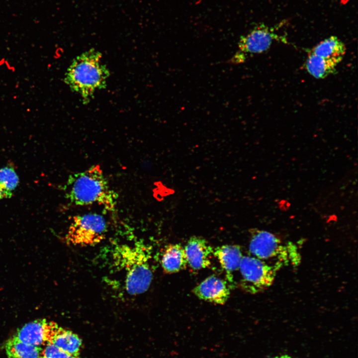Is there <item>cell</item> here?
Returning <instances> with one entry per match:
<instances>
[{
  "mask_svg": "<svg viewBox=\"0 0 358 358\" xmlns=\"http://www.w3.org/2000/svg\"><path fill=\"white\" fill-rule=\"evenodd\" d=\"M19 178L12 167H5L0 169V186L3 190L5 198H10L12 191L19 183Z\"/></svg>",
  "mask_w": 358,
  "mask_h": 358,
  "instance_id": "cell-17",
  "label": "cell"
},
{
  "mask_svg": "<svg viewBox=\"0 0 358 358\" xmlns=\"http://www.w3.org/2000/svg\"><path fill=\"white\" fill-rule=\"evenodd\" d=\"M42 358H45L43 357V356H42Z\"/></svg>",
  "mask_w": 358,
  "mask_h": 358,
  "instance_id": "cell-22",
  "label": "cell"
},
{
  "mask_svg": "<svg viewBox=\"0 0 358 358\" xmlns=\"http://www.w3.org/2000/svg\"><path fill=\"white\" fill-rule=\"evenodd\" d=\"M184 249L187 264L192 269H201L210 265L214 249L203 237L195 236L191 237Z\"/></svg>",
  "mask_w": 358,
  "mask_h": 358,
  "instance_id": "cell-10",
  "label": "cell"
},
{
  "mask_svg": "<svg viewBox=\"0 0 358 358\" xmlns=\"http://www.w3.org/2000/svg\"><path fill=\"white\" fill-rule=\"evenodd\" d=\"M59 326L46 319H38L26 324L14 335L21 341L43 348L51 343Z\"/></svg>",
  "mask_w": 358,
  "mask_h": 358,
  "instance_id": "cell-8",
  "label": "cell"
},
{
  "mask_svg": "<svg viewBox=\"0 0 358 358\" xmlns=\"http://www.w3.org/2000/svg\"><path fill=\"white\" fill-rule=\"evenodd\" d=\"M337 65L332 60L310 52L306 61L305 68L314 78L324 79L335 72Z\"/></svg>",
  "mask_w": 358,
  "mask_h": 358,
  "instance_id": "cell-15",
  "label": "cell"
},
{
  "mask_svg": "<svg viewBox=\"0 0 358 358\" xmlns=\"http://www.w3.org/2000/svg\"><path fill=\"white\" fill-rule=\"evenodd\" d=\"M3 198H5V194L3 190L0 186V200Z\"/></svg>",
  "mask_w": 358,
  "mask_h": 358,
  "instance_id": "cell-19",
  "label": "cell"
},
{
  "mask_svg": "<svg viewBox=\"0 0 358 358\" xmlns=\"http://www.w3.org/2000/svg\"><path fill=\"white\" fill-rule=\"evenodd\" d=\"M310 52L338 64L346 53V47L337 37L332 36L319 43Z\"/></svg>",
  "mask_w": 358,
  "mask_h": 358,
  "instance_id": "cell-13",
  "label": "cell"
},
{
  "mask_svg": "<svg viewBox=\"0 0 358 358\" xmlns=\"http://www.w3.org/2000/svg\"><path fill=\"white\" fill-rule=\"evenodd\" d=\"M42 356L45 358H78L77 356L65 352L52 343L43 347Z\"/></svg>",
  "mask_w": 358,
  "mask_h": 358,
  "instance_id": "cell-18",
  "label": "cell"
},
{
  "mask_svg": "<svg viewBox=\"0 0 358 358\" xmlns=\"http://www.w3.org/2000/svg\"><path fill=\"white\" fill-rule=\"evenodd\" d=\"M278 35L264 24H259L240 38L239 52L232 58L233 63L243 62L247 54H259L267 51Z\"/></svg>",
  "mask_w": 358,
  "mask_h": 358,
  "instance_id": "cell-7",
  "label": "cell"
},
{
  "mask_svg": "<svg viewBox=\"0 0 358 358\" xmlns=\"http://www.w3.org/2000/svg\"><path fill=\"white\" fill-rule=\"evenodd\" d=\"M250 232L249 251L255 257L264 261L275 260L282 265L299 259L294 248L283 244L271 233L258 229H252Z\"/></svg>",
  "mask_w": 358,
  "mask_h": 358,
  "instance_id": "cell-6",
  "label": "cell"
},
{
  "mask_svg": "<svg viewBox=\"0 0 358 358\" xmlns=\"http://www.w3.org/2000/svg\"><path fill=\"white\" fill-rule=\"evenodd\" d=\"M283 265H270L252 256H243L239 267L241 274L239 286L251 294H256L269 287L273 283L277 271Z\"/></svg>",
  "mask_w": 358,
  "mask_h": 358,
  "instance_id": "cell-5",
  "label": "cell"
},
{
  "mask_svg": "<svg viewBox=\"0 0 358 358\" xmlns=\"http://www.w3.org/2000/svg\"><path fill=\"white\" fill-rule=\"evenodd\" d=\"M163 270L174 273L184 269L187 261L184 248L180 244H170L166 247L161 261Z\"/></svg>",
  "mask_w": 358,
  "mask_h": 358,
  "instance_id": "cell-12",
  "label": "cell"
},
{
  "mask_svg": "<svg viewBox=\"0 0 358 358\" xmlns=\"http://www.w3.org/2000/svg\"><path fill=\"white\" fill-rule=\"evenodd\" d=\"M51 343L65 352L77 356L82 345V341L72 332L59 327Z\"/></svg>",
  "mask_w": 358,
  "mask_h": 358,
  "instance_id": "cell-16",
  "label": "cell"
},
{
  "mask_svg": "<svg viewBox=\"0 0 358 358\" xmlns=\"http://www.w3.org/2000/svg\"><path fill=\"white\" fill-rule=\"evenodd\" d=\"M213 256L226 272L229 282L233 284V272L239 269L243 257L241 248L236 245H224L214 249Z\"/></svg>",
  "mask_w": 358,
  "mask_h": 358,
  "instance_id": "cell-11",
  "label": "cell"
},
{
  "mask_svg": "<svg viewBox=\"0 0 358 358\" xmlns=\"http://www.w3.org/2000/svg\"><path fill=\"white\" fill-rule=\"evenodd\" d=\"M192 291L200 299L220 305L224 304L230 294L226 281L214 275L205 278Z\"/></svg>",
  "mask_w": 358,
  "mask_h": 358,
  "instance_id": "cell-9",
  "label": "cell"
},
{
  "mask_svg": "<svg viewBox=\"0 0 358 358\" xmlns=\"http://www.w3.org/2000/svg\"><path fill=\"white\" fill-rule=\"evenodd\" d=\"M6 358H42L43 348L26 343L14 335L4 344Z\"/></svg>",
  "mask_w": 358,
  "mask_h": 358,
  "instance_id": "cell-14",
  "label": "cell"
},
{
  "mask_svg": "<svg viewBox=\"0 0 358 358\" xmlns=\"http://www.w3.org/2000/svg\"><path fill=\"white\" fill-rule=\"evenodd\" d=\"M109 76V71L102 63L101 54L91 49L78 56L73 61L64 81L85 103L89 101L95 91L105 87Z\"/></svg>",
  "mask_w": 358,
  "mask_h": 358,
  "instance_id": "cell-3",
  "label": "cell"
},
{
  "mask_svg": "<svg viewBox=\"0 0 358 358\" xmlns=\"http://www.w3.org/2000/svg\"><path fill=\"white\" fill-rule=\"evenodd\" d=\"M278 358L275 357V358Z\"/></svg>",
  "mask_w": 358,
  "mask_h": 358,
  "instance_id": "cell-21",
  "label": "cell"
},
{
  "mask_svg": "<svg viewBox=\"0 0 358 358\" xmlns=\"http://www.w3.org/2000/svg\"><path fill=\"white\" fill-rule=\"evenodd\" d=\"M151 255L149 247L141 243L120 244L114 247L113 263L123 271L124 287L129 294H141L149 289L153 279Z\"/></svg>",
  "mask_w": 358,
  "mask_h": 358,
  "instance_id": "cell-2",
  "label": "cell"
},
{
  "mask_svg": "<svg viewBox=\"0 0 358 358\" xmlns=\"http://www.w3.org/2000/svg\"><path fill=\"white\" fill-rule=\"evenodd\" d=\"M291 358L290 356H288V355H284L281 356H280L279 358Z\"/></svg>",
  "mask_w": 358,
  "mask_h": 358,
  "instance_id": "cell-20",
  "label": "cell"
},
{
  "mask_svg": "<svg viewBox=\"0 0 358 358\" xmlns=\"http://www.w3.org/2000/svg\"><path fill=\"white\" fill-rule=\"evenodd\" d=\"M66 198L77 206L97 204L113 212L118 194L110 186L99 165L71 175L64 186Z\"/></svg>",
  "mask_w": 358,
  "mask_h": 358,
  "instance_id": "cell-1",
  "label": "cell"
},
{
  "mask_svg": "<svg viewBox=\"0 0 358 358\" xmlns=\"http://www.w3.org/2000/svg\"><path fill=\"white\" fill-rule=\"evenodd\" d=\"M107 231L104 217L87 213L73 217L65 236L67 243L74 246H92L101 243Z\"/></svg>",
  "mask_w": 358,
  "mask_h": 358,
  "instance_id": "cell-4",
  "label": "cell"
}]
</instances>
